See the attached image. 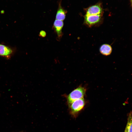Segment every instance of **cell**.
Segmentation results:
<instances>
[{"label":"cell","instance_id":"cell-7","mask_svg":"<svg viewBox=\"0 0 132 132\" xmlns=\"http://www.w3.org/2000/svg\"><path fill=\"white\" fill-rule=\"evenodd\" d=\"M12 50L10 47L5 45L0 44V55L10 57L12 53Z\"/></svg>","mask_w":132,"mask_h":132},{"label":"cell","instance_id":"cell-12","mask_svg":"<svg viewBox=\"0 0 132 132\" xmlns=\"http://www.w3.org/2000/svg\"><path fill=\"white\" fill-rule=\"evenodd\" d=\"M124 132H127L125 130Z\"/></svg>","mask_w":132,"mask_h":132},{"label":"cell","instance_id":"cell-6","mask_svg":"<svg viewBox=\"0 0 132 132\" xmlns=\"http://www.w3.org/2000/svg\"><path fill=\"white\" fill-rule=\"evenodd\" d=\"M67 11L62 6L61 1L58 3V7L56 15V19L63 21L65 19Z\"/></svg>","mask_w":132,"mask_h":132},{"label":"cell","instance_id":"cell-10","mask_svg":"<svg viewBox=\"0 0 132 132\" xmlns=\"http://www.w3.org/2000/svg\"><path fill=\"white\" fill-rule=\"evenodd\" d=\"M46 33L44 30L41 31L39 33V36L42 37H44L46 36Z\"/></svg>","mask_w":132,"mask_h":132},{"label":"cell","instance_id":"cell-3","mask_svg":"<svg viewBox=\"0 0 132 132\" xmlns=\"http://www.w3.org/2000/svg\"><path fill=\"white\" fill-rule=\"evenodd\" d=\"M103 15H85L84 23L89 27L97 25L102 21Z\"/></svg>","mask_w":132,"mask_h":132},{"label":"cell","instance_id":"cell-9","mask_svg":"<svg viewBox=\"0 0 132 132\" xmlns=\"http://www.w3.org/2000/svg\"><path fill=\"white\" fill-rule=\"evenodd\" d=\"M127 132H132V112L131 111L128 114L127 121L125 129Z\"/></svg>","mask_w":132,"mask_h":132},{"label":"cell","instance_id":"cell-5","mask_svg":"<svg viewBox=\"0 0 132 132\" xmlns=\"http://www.w3.org/2000/svg\"><path fill=\"white\" fill-rule=\"evenodd\" d=\"M64 22L63 21L56 19L54 22L53 28L56 33L58 38L59 39L63 36L62 30Z\"/></svg>","mask_w":132,"mask_h":132},{"label":"cell","instance_id":"cell-1","mask_svg":"<svg viewBox=\"0 0 132 132\" xmlns=\"http://www.w3.org/2000/svg\"><path fill=\"white\" fill-rule=\"evenodd\" d=\"M85 105L84 98L73 101L68 105L71 115L74 117H76L78 113L84 108Z\"/></svg>","mask_w":132,"mask_h":132},{"label":"cell","instance_id":"cell-2","mask_svg":"<svg viewBox=\"0 0 132 132\" xmlns=\"http://www.w3.org/2000/svg\"><path fill=\"white\" fill-rule=\"evenodd\" d=\"M86 91L85 88L80 86L72 91L67 96L68 105L76 100L83 98Z\"/></svg>","mask_w":132,"mask_h":132},{"label":"cell","instance_id":"cell-11","mask_svg":"<svg viewBox=\"0 0 132 132\" xmlns=\"http://www.w3.org/2000/svg\"><path fill=\"white\" fill-rule=\"evenodd\" d=\"M130 0V1L131 4H132V0Z\"/></svg>","mask_w":132,"mask_h":132},{"label":"cell","instance_id":"cell-8","mask_svg":"<svg viewBox=\"0 0 132 132\" xmlns=\"http://www.w3.org/2000/svg\"><path fill=\"white\" fill-rule=\"evenodd\" d=\"M100 53L105 55H108L110 54L112 51L111 46L109 44H104L100 47L99 49Z\"/></svg>","mask_w":132,"mask_h":132},{"label":"cell","instance_id":"cell-4","mask_svg":"<svg viewBox=\"0 0 132 132\" xmlns=\"http://www.w3.org/2000/svg\"><path fill=\"white\" fill-rule=\"evenodd\" d=\"M103 10L100 3H98L88 7L86 11V15H103Z\"/></svg>","mask_w":132,"mask_h":132},{"label":"cell","instance_id":"cell-13","mask_svg":"<svg viewBox=\"0 0 132 132\" xmlns=\"http://www.w3.org/2000/svg\"><path fill=\"white\" fill-rule=\"evenodd\" d=\"M131 6L132 7V4H131Z\"/></svg>","mask_w":132,"mask_h":132}]
</instances>
